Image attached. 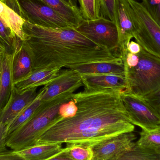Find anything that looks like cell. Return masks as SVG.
Segmentation results:
<instances>
[{
    "instance_id": "7402d4cb",
    "label": "cell",
    "mask_w": 160,
    "mask_h": 160,
    "mask_svg": "<svg viewBox=\"0 0 160 160\" xmlns=\"http://www.w3.org/2000/svg\"><path fill=\"white\" fill-rule=\"evenodd\" d=\"M119 160H160V151L138 145L134 142Z\"/></svg>"
},
{
    "instance_id": "d6986e66",
    "label": "cell",
    "mask_w": 160,
    "mask_h": 160,
    "mask_svg": "<svg viewBox=\"0 0 160 160\" xmlns=\"http://www.w3.org/2000/svg\"><path fill=\"white\" fill-rule=\"evenodd\" d=\"M56 13L76 28L84 19L79 8L75 7L63 0H42Z\"/></svg>"
},
{
    "instance_id": "5bb4252c",
    "label": "cell",
    "mask_w": 160,
    "mask_h": 160,
    "mask_svg": "<svg viewBox=\"0 0 160 160\" xmlns=\"http://www.w3.org/2000/svg\"><path fill=\"white\" fill-rule=\"evenodd\" d=\"M14 55V54L6 53L0 57V112L7 103L13 88Z\"/></svg>"
},
{
    "instance_id": "484cf974",
    "label": "cell",
    "mask_w": 160,
    "mask_h": 160,
    "mask_svg": "<svg viewBox=\"0 0 160 160\" xmlns=\"http://www.w3.org/2000/svg\"><path fill=\"white\" fill-rule=\"evenodd\" d=\"M136 143L141 146L160 151V128L154 131L142 130Z\"/></svg>"
},
{
    "instance_id": "d590c367",
    "label": "cell",
    "mask_w": 160,
    "mask_h": 160,
    "mask_svg": "<svg viewBox=\"0 0 160 160\" xmlns=\"http://www.w3.org/2000/svg\"><path fill=\"white\" fill-rule=\"evenodd\" d=\"M2 2H4V3H6V0H1Z\"/></svg>"
},
{
    "instance_id": "4fadbf2b",
    "label": "cell",
    "mask_w": 160,
    "mask_h": 160,
    "mask_svg": "<svg viewBox=\"0 0 160 160\" xmlns=\"http://www.w3.org/2000/svg\"><path fill=\"white\" fill-rule=\"evenodd\" d=\"M80 74L85 88L96 90H128V83L125 76L111 74Z\"/></svg>"
},
{
    "instance_id": "ba28073f",
    "label": "cell",
    "mask_w": 160,
    "mask_h": 160,
    "mask_svg": "<svg viewBox=\"0 0 160 160\" xmlns=\"http://www.w3.org/2000/svg\"><path fill=\"white\" fill-rule=\"evenodd\" d=\"M121 97L132 124L148 132L160 128V116L142 97L127 91L122 92Z\"/></svg>"
},
{
    "instance_id": "d4e9b609",
    "label": "cell",
    "mask_w": 160,
    "mask_h": 160,
    "mask_svg": "<svg viewBox=\"0 0 160 160\" xmlns=\"http://www.w3.org/2000/svg\"><path fill=\"white\" fill-rule=\"evenodd\" d=\"M84 19L92 20L102 16L101 0H78Z\"/></svg>"
},
{
    "instance_id": "277c9868",
    "label": "cell",
    "mask_w": 160,
    "mask_h": 160,
    "mask_svg": "<svg viewBox=\"0 0 160 160\" xmlns=\"http://www.w3.org/2000/svg\"><path fill=\"white\" fill-rule=\"evenodd\" d=\"M136 66H125L127 91L143 97L160 88V59L142 49Z\"/></svg>"
},
{
    "instance_id": "ffe728a7",
    "label": "cell",
    "mask_w": 160,
    "mask_h": 160,
    "mask_svg": "<svg viewBox=\"0 0 160 160\" xmlns=\"http://www.w3.org/2000/svg\"><path fill=\"white\" fill-rule=\"evenodd\" d=\"M0 18L21 40H24L23 24L25 20L6 3L0 0Z\"/></svg>"
},
{
    "instance_id": "e0dca14e",
    "label": "cell",
    "mask_w": 160,
    "mask_h": 160,
    "mask_svg": "<svg viewBox=\"0 0 160 160\" xmlns=\"http://www.w3.org/2000/svg\"><path fill=\"white\" fill-rule=\"evenodd\" d=\"M62 148V144H36L14 152L21 160H50Z\"/></svg>"
},
{
    "instance_id": "f1b7e54d",
    "label": "cell",
    "mask_w": 160,
    "mask_h": 160,
    "mask_svg": "<svg viewBox=\"0 0 160 160\" xmlns=\"http://www.w3.org/2000/svg\"><path fill=\"white\" fill-rule=\"evenodd\" d=\"M142 98L160 116V88L153 93Z\"/></svg>"
},
{
    "instance_id": "52a82bcc",
    "label": "cell",
    "mask_w": 160,
    "mask_h": 160,
    "mask_svg": "<svg viewBox=\"0 0 160 160\" xmlns=\"http://www.w3.org/2000/svg\"><path fill=\"white\" fill-rule=\"evenodd\" d=\"M76 29L94 43L112 52L119 57L118 30L112 21L103 16L92 20L83 19Z\"/></svg>"
},
{
    "instance_id": "e575fe53",
    "label": "cell",
    "mask_w": 160,
    "mask_h": 160,
    "mask_svg": "<svg viewBox=\"0 0 160 160\" xmlns=\"http://www.w3.org/2000/svg\"><path fill=\"white\" fill-rule=\"evenodd\" d=\"M6 53L5 49L4 46L0 43V57Z\"/></svg>"
},
{
    "instance_id": "74e56055",
    "label": "cell",
    "mask_w": 160,
    "mask_h": 160,
    "mask_svg": "<svg viewBox=\"0 0 160 160\" xmlns=\"http://www.w3.org/2000/svg\"><path fill=\"white\" fill-rule=\"evenodd\" d=\"M138 1H141V2H142V1H143V0H138Z\"/></svg>"
},
{
    "instance_id": "7c38bea8",
    "label": "cell",
    "mask_w": 160,
    "mask_h": 160,
    "mask_svg": "<svg viewBox=\"0 0 160 160\" xmlns=\"http://www.w3.org/2000/svg\"><path fill=\"white\" fill-rule=\"evenodd\" d=\"M37 88L19 93L13 87L7 103L0 112V124L8 125L36 97L38 93Z\"/></svg>"
},
{
    "instance_id": "83f0119b",
    "label": "cell",
    "mask_w": 160,
    "mask_h": 160,
    "mask_svg": "<svg viewBox=\"0 0 160 160\" xmlns=\"http://www.w3.org/2000/svg\"><path fill=\"white\" fill-rule=\"evenodd\" d=\"M78 109L76 102L71 99L60 106L59 114L63 118L73 117L77 113Z\"/></svg>"
},
{
    "instance_id": "44dd1931",
    "label": "cell",
    "mask_w": 160,
    "mask_h": 160,
    "mask_svg": "<svg viewBox=\"0 0 160 160\" xmlns=\"http://www.w3.org/2000/svg\"><path fill=\"white\" fill-rule=\"evenodd\" d=\"M42 92V88L35 99L8 125V136L24 125L32 116L42 103L41 96Z\"/></svg>"
},
{
    "instance_id": "30bf717a",
    "label": "cell",
    "mask_w": 160,
    "mask_h": 160,
    "mask_svg": "<svg viewBox=\"0 0 160 160\" xmlns=\"http://www.w3.org/2000/svg\"><path fill=\"white\" fill-rule=\"evenodd\" d=\"M83 85L81 74L73 70H62L57 76L42 88L41 99L42 101L50 100L62 93H75Z\"/></svg>"
},
{
    "instance_id": "8fae6325",
    "label": "cell",
    "mask_w": 160,
    "mask_h": 160,
    "mask_svg": "<svg viewBox=\"0 0 160 160\" xmlns=\"http://www.w3.org/2000/svg\"><path fill=\"white\" fill-rule=\"evenodd\" d=\"M115 18L119 35L118 53L120 57L128 51L127 47L133 38V23L128 11L127 0H116Z\"/></svg>"
},
{
    "instance_id": "ac0fdd59",
    "label": "cell",
    "mask_w": 160,
    "mask_h": 160,
    "mask_svg": "<svg viewBox=\"0 0 160 160\" xmlns=\"http://www.w3.org/2000/svg\"><path fill=\"white\" fill-rule=\"evenodd\" d=\"M33 70L32 59L31 52L22 40L20 47L14 53L13 61L14 82L30 74Z\"/></svg>"
},
{
    "instance_id": "9a60e30c",
    "label": "cell",
    "mask_w": 160,
    "mask_h": 160,
    "mask_svg": "<svg viewBox=\"0 0 160 160\" xmlns=\"http://www.w3.org/2000/svg\"><path fill=\"white\" fill-rule=\"evenodd\" d=\"M62 69H42L32 70L26 77L15 82L13 87L19 93L45 85L52 81Z\"/></svg>"
},
{
    "instance_id": "cb8c5ba5",
    "label": "cell",
    "mask_w": 160,
    "mask_h": 160,
    "mask_svg": "<svg viewBox=\"0 0 160 160\" xmlns=\"http://www.w3.org/2000/svg\"><path fill=\"white\" fill-rule=\"evenodd\" d=\"M63 151L68 160H93V152L91 147L79 144H67Z\"/></svg>"
},
{
    "instance_id": "8992f818",
    "label": "cell",
    "mask_w": 160,
    "mask_h": 160,
    "mask_svg": "<svg viewBox=\"0 0 160 160\" xmlns=\"http://www.w3.org/2000/svg\"><path fill=\"white\" fill-rule=\"evenodd\" d=\"M19 15L32 24L53 29L73 27L42 0H14Z\"/></svg>"
},
{
    "instance_id": "5b68a950",
    "label": "cell",
    "mask_w": 160,
    "mask_h": 160,
    "mask_svg": "<svg viewBox=\"0 0 160 160\" xmlns=\"http://www.w3.org/2000/svg\"><path fill=\"white\" fill-rule=\"evenodd\" d=\"M133 38L142 49L160 59V25L141 1L127 0Z\"/></svg>"
},
{
    "instance_id": "4dcf8cb0",
    "label": "cell",
    "mask_w": 160,
    "mask_h": 160,
    "mask_svg": "<svg viewBox=\"0 0 160 160\" xmlns=\"http://www.w3.org/2000/svg\"><path fill=\"white\" fill-rule=\"evenodd\" d=\"M0 160H21L14 153V150H8L0 152Z\"/></svg>"
},
{
    "instance_id": "4316f807",
    "label": "cell",
    "mask_w": 160,
    "mask_h": 160,
    "mask_svg": "<svg viewBox=\"0 0 160 160\" xmlns=\"http://www.w3.org/2000/svg\"><path fill=\"white\" fill-rule=\"evenodd\" d=\"M116 0H101L102 15L115 23V8Z\"/></svg>"
},
{
    "instance_id": "8d00e7d4",
    "label": "cell",
    "mask_w": 160,
    "mask_h": 160,
    "mask_svg": "<svg viewBox=\"0 0 160 160\" xmlns=\"http://www.w3.org/2000/svg\"><path fill=\"white\" fill-rule=\"evenodd\" d=\"M0 75H1V66H0Z\"/></svg>"
},
{
    "instance_id": "836d02e7",
    "label": "cell",
    "mask_w": 160,
    "mask_h": 160,
    "mask_svg": "<svg viewBox=\"0 0 160 160\" xmlns=\"http://www.w3.org/2000/svg\"><path fill=\"white\" fill-rule=\"evenodd\" d=\"M66 3H67L68 4L72 6L75 7L79 8L78 5V0H63Z\"/></svg>"
},
{
    "instance_id": "2e32d148",
    "label": "cell",
    "mask_w": 160,
    "mask_h": 160,
    "mask_svg": "<svg viewBox=\"0 0 160 160\" xmlns=\"http://www.w3.org/2000/svg\"><path fill=\"white\" fill-rule=\"evenodd\" d=\"M67 69L73 70L80 74H111L125 76V65L123 60L72 65Z\"/></svg>"
},
{
    "instance_id": "6da1fadb",
    "label": "cell",
    "mask_w": 160,
    "mask_h": 160,
    "mask_svg": "<svg viewBox=\"0 0 160 160\" xmlns=\"http://www.w3.org/2000/svg\"><path fill=\"white\" fill-rule=\"evenodd\" d=\"M123 90L85 88L74 94L78 106L73 117L54 123L37 141L36 144L66 143L92 147L122 133L133 132L121 97Z\"/></svg>"
},
{
    "instance_id": "603a6c76",
    "label": "cell",
    "mask_w": 160,
    "mask_h": 160,
    "mask_svg": "<svg viewBox=\"0 0 160 160\" xmlns=\"http://www.w3.org/2000/svg\"><path fill=\"white\" fill-rule=\"evenodd\" d=\"M22 42V40L0 18V43L4 47L6 53H15L20 47Z\"/></svg>"
},
{
    "instance_id": "1f68e13d",
    "label": "cell",
    "mask_w": 160,
    "mask_h": 160,
    "mask_svg": "<svg viewBox=\"0 0 160 160\" xmlns=\"http://www.w3.org/2000/svg\"><path fill=\"white\" fill-rule=\"evenodd\" d=\"M142 50V47L136 41L131 40L127 47V50L129 52L134 54H138Z\"/></svg>"
},
{
    "instance_id": "f546056e",
    "label": "cell",
    "mask_w": 160,
    "mask_h": 160,
    "mask_svg": "<svg viewBox=\"0 0 160 160\" xmlns=\"http://www.w3.org/2000/svg\"><path fill=\"white\" fill-rule=\"evenodd\" d=\"M8 125L0 124V152L8 150L6 146Z\"/></svg>"
},
{
    "instance_id": "d6a6232c",
    "label": "cell",
    "mask_w": 160,
    "mask_h": 160,
    "mask_svg": "<svg viewBox=\"0 0 160 160\" xmlns=\"http://www.w3.org/2000/svg\"><path fill=\"white\" fill-rule=\"evenodd\" d=\"M151 15L160 25V3L156 8L154 13Z\"/></svg>"
},
{
    "instance_id": "7a4b0ae2",
    "label": "cell",
    "mask_w": 160,
    "mask_h": 160,
    "mask_svg": "<svg viewBox=\"0 0 160 160\" xmlns=\"http://www.w3.org/2000/svg\"><path fill=\"white\" fill-rule=\"evenodd\" d=\"M22 29L23 41L32 55L33 70L122 61L112 52L94 43L74 27L45 28L25 21Z\"/></svg>"
},
{
    "instance_id": "9c48e42d",
    "label": "cell",
    "mask_w": 160,
    "mask_h": 160,
    "mask_svg": "<svg viewBox=\"0 0 160 160\" xmlns=\"http://www.w3.org/2000/svg\"><path fill=\"white\" fill-rule=\"evenodd\" d=\"M136 138L132 132H126L94 146L93 160H119L133 146Z\"/></svg>"
},
{
    "instance_id": "3957f363",
    "label": "cell",
    "mask_w": 160,
    "mask_h": 160,
    "mask_svg": "<svg viewBox=\"0 0 160 160\" xmlns=\"http://www.w3.org/2000/svg\"><path fill=\"white\" fill-rule=\"evenodd\" d=\"M75 93L67 92L42 101L30 119L7 136L6 146L13 150H19L34 145L39 137L54 123L63 119L59 114L60 106L71 100Z\"/></svg>"
}]
</instances>
